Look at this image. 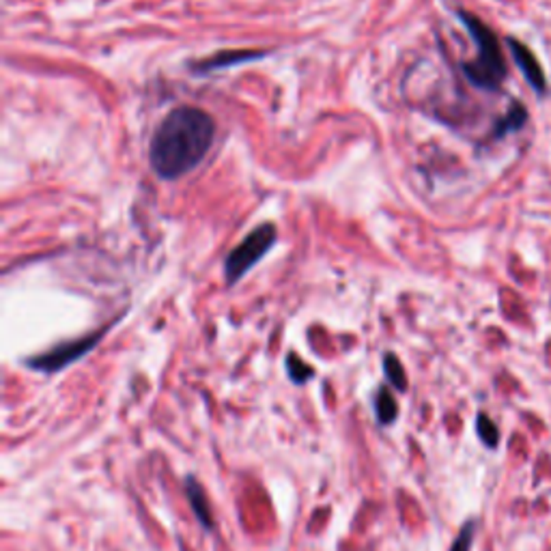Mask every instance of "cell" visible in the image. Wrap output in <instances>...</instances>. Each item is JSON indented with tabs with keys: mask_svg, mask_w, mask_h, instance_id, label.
I'll list each match as a JSON object with an SVG mask.
<instances>
[{
	"mask_svg": "<svg viewBox=\"0 0 551 551\" xmlns=\"http://www.w3.org/2000/svg\"><path fill=\"white\" fill-rule=\"evenodd\" d=\"M287 373L295 384H307L313 377V369L307 367L298 355H287Z\"/></svg>",
	"mask_w": 551,
	"mask_h": 551,
	"instance_id": "8fae6325",
	"label": "cell"
},
{
	"mask_svg": "<svg viewBox=\"0 0 551 551\" xmlns=\"http://www.w3.org/2000/svg\"><path fill=\"white\" fill-rule=\"evenodd\" d=\"M506 43H508L510 57H513L515 65H517L519 72L524 74V78L528 80L530 87L534 89V93L543 95L545 91H547V80H545L543 67H540L539 58L534 57L532 50L525 46V43L517 42V39H513V37H510Z\"/></svg>",
	"mask_w": 551,
	"mask_h": 551,
	"instance_id": "5b68a950",
	"label": "cell"
},
{
	"mask_svg": "<svg viewBox=\"0 0 551 551\" xmlns=\"http://www.w3.org/2000/svg\"><path fill=\"white\" fill-rule=\"evenodd\" d=\"M276 242V229L274 224H260L244 239L242 244L235 245L230 250V254L224 260V274H227L229 284L237 283L242 276H245L250 269L254 268V263H259L260 259L268 254V250L272 248Z\"/></svg>",
	"mask_w": 551,
	"mask_h": 551,
	"instance_id": "3957f363",
	"label": "cell"
},
{
	"mask_svg": "<svg viewBox=\"0 0 551 551\" xmlns=\"http://www.w3.org/2000/svg\"><path fill=\"white\" fill-rule=\"evenodd\" d=\"M472 540H474V524H468L463 530H461V534L457 536V540H454L453 549L450 551H470Z\"/></svg>",
	"mask_w": 551,
	"mask_h": 551,
	"instance_id": "4fadbf2b",
	"label": "cell"
},
{
	"mask_svg": "<svg viewBox=\"0 0 551 551\" xmlns=\"http://www.w3.org/2000/svg\"><path fill=\"white\" fill-rule=\"evenodd\" d=\"M457 16L468 33L472 35L478 54L472 63L463 65V74L476 89L483 91H498L506 78V61L498 37L483 19L468 12H457Z\"/></svg>",
	"mask_w": 551,
	"mask_h": 551,
	"instance_id": "7a4b0ae2",
	"label": "cell"
},
{
	"mask_svg": "<svg viewBox=\"0 0 551 551\" xmlns=\"http://www.w3.org/2000/svg\"><path fill=\"white\" fill-rule=\"evenodd\" d=\"M104 332H106V330H99V332L89 334V337L80 340H72V343L58 345V347L50 349L48 353L28 360V367L35 370H42V373H57V370L65 369L67 364L76 362V360L82 358L84 353L91 352L95 345L99 343V338L104 337Z\"/></svg>",
	"mask_w": 551,
	"mask_h": 551,
	"instance_id": "277c9868",
	"label": "cell"
},
{
	"mask_svg": "<svg viewBox=\"0 0 551 551\" xmlns=\"http://www.w3.org/2000/svg\"><path fill=\"white\" fill-rule=\"evenodd\" d=\"M384 373H385V379H388L394 388L400 390V392L407 390V375H405L403 364H400V360L394 353L384 355Z\"/></svg>",
	"mask_w": 551,
	"mask_h": 551,
	"instance_id": "30bf717a",
	"label": "cell"
},
{
	"mask_svg": "<svg viewBox=\"0 0 551 551\" xmlns=\"http://www.w3.org/2000/svg\"><path fill=\"white\" fill-rule=\"evenodd\" d=\"M476 427H478V435H480V439H483L485 444L491 446V448H493V446L498 444V439H500L498 427H495V424L491 423L487 415H478V423H476Z\"/></svg>",
	"mask_w": 551,
	"mask_h": 551,
	"instance_id": "7c38bea8",
	"label": "cell"
},
{
	"mask_svg": "<svg viewBox=\"0 0 551 551\" xmlns=\"http://www.w3.org/2000/svg\"><path fill=\"white\" fill-rule=\"evenodd\" d=\"M185 491H188L190 506H192V513L194 517L198 519V524L203 525L205 530H213L212 508H209L207 495H205V489L197 483V478L188 476V480H185Z\"/></svg>",
	"mask_w": 551,
	"mask_h": 551,
	"instance_id": "8992f818",
	"label": "cell"
},
{
	"mask_svg": "<svg viewBox=\"0 0 551 551\" xmlns=\"http://www.w3.org/2000/svg\"><path fill=\"white\" fill-rule=\"evenodd\" d=\"M525 119H528V113H525V108L521 106L519 102H513V106H510V113H506V117L502 119V121L495 125V138L504 136V134H508V132H515V129H521L524 128Z\"/></svg>",
	"mask_w": 551,
	"mask_h": 551,
	"instance_id": "9c48e42d",
	"label": "cell"
},
{
	"mask_svg": "<svg viewBox=\"0 0 551 551\" xmlns=\"http://www.w3.org/2000/svg\"><path fill=\"white\" fill-rule=\"evenodd\" d=\"M397 400L388 392V388H379L377 397H375V414H377V423L382 427H390L397 420Z\"/></svg>",
	"mask_w": 551,
	"mask_h": 551,
	"instance_id": "ba28073f",
	"label": "cell"
},
{
	"mask_svg": "<svg viewBox=\"0 0 551 551\" xmlns=\"http://www.w3.org/2000/svg\"><path fill=\"white\" fill-rule=\"evenodd\" d=\"M213 138L215 123L212 114L194 106L175 108L155 129L149 162L158 177L175 182L203 162Z\"/></svg>",
	"mask_w": 551,
	"mask_h": 551,
	"instance_id": "6da1fadb",
	"label": "cell"
},
{
	"mask_svg": "<svg viewBox=\"0 0 551 551\" xmlns=\"http://www.w3.org/2000/svg\"><path fill=\"white\" fill-rule=\"evenodd\" d=\"M260 57H265V52H259V50L222 52V54H218V57H212L205 63L197 65V69H222V67H230V65H237V63H248V58H260Z\"/></svg>",
	"mask_w": 551,
	"mask_h": 551,
	"instance_id": "52a82bcc",
	"label": "cell"
}]
</instances>
